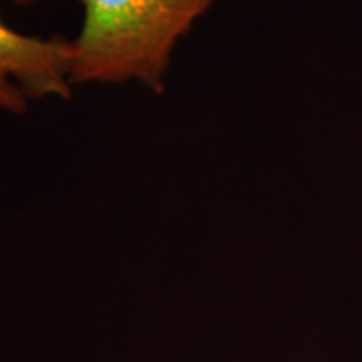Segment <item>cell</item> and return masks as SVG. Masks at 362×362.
Returning <instances> with one entry per match:
<instances>
[{"mask_svg": "<svg viewBox=\"0 0 362 362\" xmlns=\"http://www.w3.org/2000/svg\"><path fill=\"white\" fill-rule=\"evenodd\" d=\"M84 17L72 40V84L136 81L165 90L176 44L216 0H79Z\"/></svg>", "mask_w": 362, "mask_h": 362, "instance_id": "1", "label": "cell"}, {"mask_svg": "<svg viewBox=\"0 0 362 362\" xmlns=\"http://www.w3.org/2000/svg\"><path fill=\"white\" fill-rule=\"evenodd\" d=\"M72 45L61 37L42 39L8 27L0 17V81L27 99L71 98Z\"/></svg>", "mask_w": 362, "mask_h": 362, "instance_id": "2", "label": "cell"}, {"mask_svg": "<svg viewBox=\"0 0 362 362\" xmlns=\"http://www.w3.org/2000/svg\"><path fill=\"white\" fill-rule=\"evenodd\" d=\"M27 110V98L13 84L0 81V111L12 115H24Z\"/></svg>", "mask_w": 362, "mask_h": 362, "instance_id": "3", "label": "cell"}, {"mask_svg": "<svg viewBox=\"0 0 362 362\" xmlns=\"http://www.w3.org/2000/svg\"><path fill=\"white\" fill-rule=\"evenodd\" d=\"M8 2H12V4H13V6H19V7H25V6H30V4L40 2V0H8Z\"/></svg>", "mask_w": 362, "mask_h": 362, "instance_id": "4", "label": "cell"}]
</instances>
